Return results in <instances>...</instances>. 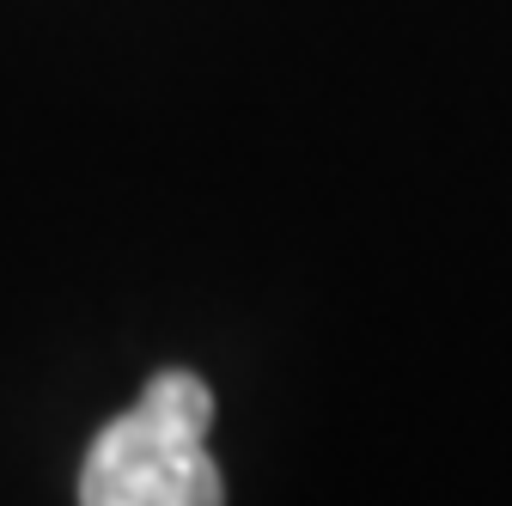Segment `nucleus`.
Returning <instances> with one entry per match:
<instances>
[{
    "label": "nucleus",
    "instance_id": "f257e3e1",
    "mask_svg": "<svg viewBox=\"0 0 512 506\" xmlns=\"http://www.w3.org/2000/svg\"><path fill=\"white\" fill-rule=\"evenodd\" d=\"M214 391L196 372H153L80 464V506H226L208 452Z\"/></svg>",
    "mask_w": 512,
    "mask_h": 506
}]
</instances>
